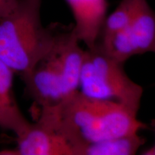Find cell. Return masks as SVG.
I'll return each mask as SVG.
<instances>
[{"instance_id": "obj_1", "label": "cell", "mask_w": 155, "mask_h": 155, "mask_svg": "<svg viewBox=\"0 0 155 155\" xmlns=\"http://www.w3.org/2000/svg\"><path fill=\"white\" fill-rule=\"evenodd\" d=\"M50 49L31 72L22 78L25 91L39 109L58 105L78 91L85 50L73 24L53 23Z\"/></svg>"}, {"instance_id": "obj_2", "label": "cell", "mask_w": 155, "mask_h": 155, "mask_svg": "<svg viewBox=\"0 0 155 155\" xmlns=\"http://www.w3.org/2000/svg\"><path fill=\"white\" fill-rule=\"evenodd\" d=\"M42 0H19L0 17V59L22 78L31 72L50 49L53 23L41 21Z\"/></svg>"}, {"instance_id": "obj_3", "label": "cell", "mask_w": 155, "mask_h": 155, "mask_svg": "<svg viewBox=\"0 0 155 155\" xmlns=\"http://www.w3.org/2000/svg\"><path fill=\"white\" fill-rule=\"evenodd\" d=\"M124 64L98 45L86 48L78 91L90 98L119 103L139 112L143 88L128 76Z\"/></svg>"}, {"instance_id": "obj_4", "label": "cell", "mask_w": 155, "mask_h": 155, "mask_svg": "<svg viewBox=\"0 0 155 155\" xmlns=\"http://www.w3.org/2000/svg\"><path fill=\"white\" fill-rule=\"evenodd\" d=\"M104 51L124 63L135 55H155V11L143 0L129 25L105 44H97Z\"/></svg>"}, {"instance_id": "obj_5", "label": "cell", "mask_w": 155, "mask_h": 155, "mask_svg": "<svg viewBox=\"0 0 155 155\" xmlns=\"http://www.w3.org/2000/svg\"><path fill=\"white\" fill-rule=\"evenodd\" d=\"M137 114L119 103L103 101L90 124L81 133L82 149L88 143L139 133L147 129V125L138 119Z\"/></svg>"}, {"instance_id": "obj_6", "label": "cell", "mask_w": 155, "mask_h": 155, "mask_svg": "<svg viewBox=\"0 0 155 155\" xmlns=\"http://www.w3.org/2000/svg\"><path fill=\"white\" fill-rule=\"evenodd\" d=\"M16 147L0 155H77L72 143L47 122L37 119L16 136Z\"/></svg>"}, {"instance_id": "obj_7", "label": "cell", "mask_w": 155, "mask_h": 155, "mask_svg": "<svg viewBox=\"0 0 155 155\" xmlns=\"http://www.w3.org/2000/svg\"><path fill=\"white\" fill-rule=\"evenodd\" d=\"M72 13L73 30L77 38L93 48L99 40L107 17V0H65Z\"/></svg>"}, {"instance_id": "obj_8", "label": "cell", "mask_w": 155, "mask_h": 155, "mask_svg": "<svg viewBox=\"0 0 155 155\" xmlns=\"http://www.w3.org/2000/svg\"><path fill=\"white\" fill-rule=\"evenodd\" d=\"M13 71L0 59V128L19 135L30 123L19 109L15 97Z\"/></svg>"}, {"instance_id": "obj_9", "label": "cell", "mask_w": 155, "mask_h": 155, "mask_svg": "<svg viewBox=\"0 0 155 155\" xmlns=\"http://www.w3.org/2000/svg\"><path fill=\"white\" fill-rule=\"evenodd\" d=\"M146 142L139 133L84 145L81 155H134Z\"/></svg>"}, {"instance_id": "obj_10", "label": "cell", "mask_w": 155, "mask_h": 155, "mask_svg": "<svg viewBox=\"0 0 155 155\" xmlns=\"http://www.w3.org/2000/svg\"><path fill=\"white\" fill-rule=\"evenodd\" d=\"M143 0H121L116 9L107 15L97 44H105L131 22Z\"/></svg>"}, {"instance_id": "obj_11", "label": "cell", "mask_w": 155, "mask_h": 155, "mask_svg": "<svg viewBox=\"0 0 155 155\" xmlns=\"http://www.w3.org/2000/svg\"><path fill=\"white\" fill-rule=\"evenodd\" d=\"M19 0H0V17L8 14L15 8Z\"/></svg>"}, {"instance_id": "obj_12", "label": "cell", "mask_w": 155, "mask_h": 155, "mask_svg": "<svg viewBox=\"0 0 155 155\" xmlns=\"http://www.w3.org/2000/svg\"><path fill=\"white\" fill-rule=\"evenodd\" d=\"M151 126H152L153 131L155 132V119H152L151 121ZM141 154L144 155H155V144L152 147L147 149L146 150L143 151V152Z\"/></svg>"}]
</instances>
